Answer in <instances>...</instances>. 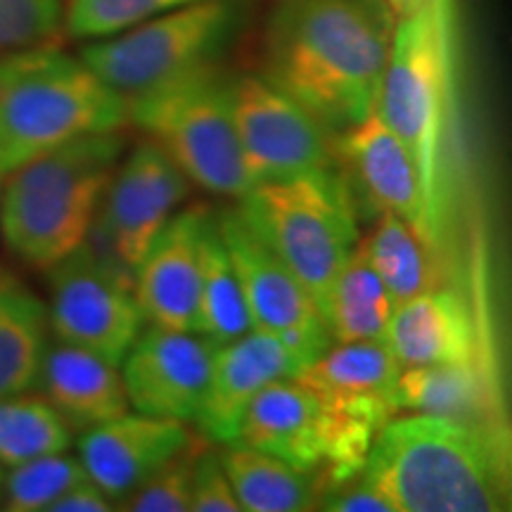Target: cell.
I'll return each mask as SVG.
<instances>
[{
  "mask_svg": "<svg viewBox=\"0 0 512 512\" xmlns=\"http://www.w3.org/2000/svg\"><path fill=\"white\" fill-rule=\"evenodd\" d=\"M394 29L382 0H283L266 24L264 76L337 136L377 110Z\"/></svg>",
  "mask_w": 512,
  "mask_h": 512,
  "instance_id": "cell-1",
  "label": "cell"
},
{
  "mask_svg": "<svg viewBox=\"0 0 512 512\" xmlns=\"http://www.w3.org/2000/svg\"><path fill=\"white\" fill-rule=\"evenodd\" d=\"M363 475L394 512H501L510 508L505 425L444 415L392 418L377 434Z\"/></svg>",
  "mask_w": 512,
  "mask_h": 512,
  "instance_id": "cell-2",
  "label": "cell"
},
{
  "mask_svg": "<svg viewBox=\"0 0 512 512\" xmlns=\"http://www.w3.org/2000/svg\"><path fill=\"white\" fill-rule=\"evenodd\" d=\"M124 150L121 131L95 133L3 176L0 233L12 254L31 268L50 271L86 245Z\"/></svg>",
  "mask_w": 512,
  "mask_h": 512,
  "instance_id": "cell-3",
  "label": "cell"
},
{
  "mask_svg": "<svg viewBox=\"0 0 512 512\" xmlns=\"http://www.w3.org/2000/svg\"><path fill=\"white\" fill-rule=\"evenodd\" d=\"M377 114L411 152L444 242L451 185V60L444 0L396 19Z\"/></svg>",
  "mask_w": 512,
  "mask_h": 512,
  "instance_id": "cell-4",
  "label": "cell"
},
{
  "mask_svg": "<svg viewBox=\"0 0 512 512\" xmlns=\"http://www.w3.org/2000/svg\"><path fill=\"white\" fill-rule=\"evenodd\" d=\"M128 98L86 62L57 50L17 53L0 88V176L69 140L121 131Z\"/></svg>",
  "mask_w": 512,
  "mask_h": 512,
  "instance_id": "cell-5",
  "label": "cell"
},
{
  "mask_svg": "<svg viewBox=\"0 0 512 512\" xmlns=\"http://www.w3.org/2000/svg\"><path fill=\"white\" fill-rule=\"evenodd\" d=\"M128 124L211 195L240 200L252 188L219 64L131 95Z\"/></svg>",
  "mask_w": 512,
  "mask_h": 512,
  "instance_id": "cell-6",
  "label": "cell"
},
{
  "mask_svg": "<svg viewBox=\"0 0 512 512\" xmlns=\"http://www.w3.org/2000/svg\"><path fill=\"white\" fill-rule=\"evenodd\" d=\"M235 209L323 309L332 280L358 245L356 211L337 171L256 183Z\"/></svg>",
  "mask_w": 512,
  "mask_h": 512,
  "instance_id": "cell-7",
  "label": "cell"
},
{
  "mask_svg": "<svg viewBox=\"0 0 512 512\" xmlns=\"http://www.w3.org/2000/svg\"><path fill=\"white\" fill-rule=\"evenodd\" d=\"M245 0H195L121 34L98 38L81 60L126 98L211 67L245 24Z\"/></svg>",
  "mask_w": 512,
  "mask_h": 512,
  "instance_id": "cell-8",
  "label": "cell"
},
{
  "mask_svg": "<svg viewBox=\"0 0 512 512\" xmlns=\"http://www.w3.org/2000/svg\"><path fill=\"white\" fill-rule=\"evenodd\" d=\"M48 323L55 339L121 366L145 328L133 275L91 242L50 268Z\"/></svg>",
  "mask_w": 512,
  "mask_h": 512,
  "instance_id": "cell-9",
  "label": "cell"
},
{
  "mask_svg": "<svg viewBox=\"0 0 512 512\" xmlns=\"http://www.w3.org/2000/svg\"><path fill=\"white\" fill-rule=\"evenodd\" d=\"M235 441L313 475L320 494L358 475L368 458L297 377L268 384L249 403Z\"/></svg>",
  "mask_w": 512,
  "mask_h": 512,
  "instance_id": "cell-10",
  "label": "cell"
},
{
  "mask_svg": "<svg viewBox=\"0 0 512 512\" xmlns=\"http://www.w3.org/2000/svg\"><path fill=\"white\" fill-rule=\"evenodd\" d=\"M228 95L252 185L335 166V133L264 74L228 76Z\"/></svg>",
  "mask_w": 512,
  "mask_h": 512,
  "instance_id": "cell-11",
  "label": "cell"
},
{
  "mask_svg": "<svg viewBox=\"0 0 512 512\" xmlns=\"http://www.w3.org/2000/svg\"><path fill=\"white\" fill-rule=\"evenodd\" d=\"M190 192L183 171L155 143L143 140L121 159L102 197L91 230L98 249L133 275Z\"/></svg>",
  "mask_w": 512,
  "mask_h": 512,
  "instance_id": "cell-12",
  "label": "cell"
},
{
  "mask_svg": "<svg viewBox=\"0 0 512 512\" xmlns=\"http://www.w3.org/2000/svg\"><path fill=\"white\" fill-rule=\"evenodd\" d=\"M332 169L347 190L356 219L375 221L380 214H394L439 252L444 249L411 152L377 110L337 133Z\"/></svg>",
  "mask_w": 512,
  "mask_h": 512,
  "instance_id": "cell-13",
  "label": "cell"
},
{
  "mask_svg": "<svg viewBox=\"0 0 512 512\" xmlns=\"http://www.w3.org/2000/svg\"><path fill=\"white\" fill-rule=\"evenodd\" d=\"M216 219L223 245L238 273L252 328L283 339L309 361L318 358L330 347L332 337L311 292L256 238L238 209L221 211Z\"/></svg>",
  "mask_w": 512,
  "mask_h": 512,
  "instance_id": "cell-14",
  "label": "cell"
},
{
  "mask_svg": "<svg viewBox=\"0 0 512 512\" xmlns=\"http://www.w3.org/2000/svg\"><path fill=\"white\" fill-rule=\"evenodd\" d=\"M399 373L401 366L384 339H368L332 342L297 380L318 396L344 434L370 453L382 427L399 415Z\"/></svg>",
  "mask_w": 512,
  "mask_h": 512,
  "instance_id": "cell-15",
  "label": "cell"
},
{
  "mask_svg": "<svg viewBox=\"0 0 512 512\" xmlns=\"http://www.w3.org/2000/svg\"><path fill=\"white\" fill-rule=\"evenodd\" d=\"M216 351L219 344L197 330L143 328L119 366L128 406L143 415L192 422Z\"/></svg>",
  "mask_w": 512,
  "mask_h": 512,
  "instance_id": "cell-16",
  "label": "cell"
},
{
  "mask_svg": "<svg viewBox=\"0 0 512 512\" xmlns=\"http://www.w3.org/2000/svg\"><path fill=\"white\" fill-rule=\"evenodd\" d=\"M214 211L202 204L176 211L133 271V290L145 323L197 330L204 245Z\"/></svg>",
  "mask_w": 512,
  "mask_h": 512,
  "instance_id": "cell-17",
  "label": "cell"
},
{
  "mask_svg": "<svg viewBox=\"0 0 512 512\" xmlns=\"http://www.w3.org/2000/svg\"><path fill=\"white\" fill-rule=\"evenodd\" d=\"M309 358L266 332L249 330L216 351L214 366L192 425L211 444H233L249 403L268 384L297 377Z\"/></svg>",
  "mask_w": 512,
  "mask_h": 512,
  "instance_id": "cell-18",
  "label": "cell"
},
{
  "mask_svg": "<svg viewBox=\"0 0 512 512\" xmlns=\"http://www.w3.org/2000/svg\"><path fill=\"white\" fill-rule=\"evenodd\" d=\"M195 441L183 420L124 413L81 432L76 446L88 479L119 505Z\"/></svg>",
  "mask_w": 512,
  "mask_h": 512,
  "instance_id": "cell-19",
  "label": "cell"
},
{
  "mask_svg": "<svg viewBox=\"0 0 512 512\" xmlns=\"http://www.w3.org/2000/svg\"><path fill=\"white\" fill-rule=\"evenodd\" d=\"M384 344L401 368L482 361L475 313L446 283L396 306Z\"/></svg>",
  "mask_w": 512,
  "mask_h": 512,
  "instance_id": "cell-20",
  "label": "cell"
},
{
  "mask_svg": "<svg viewBox=\"0 0 512 512\" xmlns=\"http://www.w3.org/2000/svg\"><path fill=\"white\" fill-rule=\"evenodd\" d=\"M36 389L72 432L91 430L131 408L119 366L60 339L48 344Z\"/></svg>",
  "mask_w": 512,
  "mask_h": 512,
  "instance_id": "cell-21",
  "label": "cell"
},
{
  "mask_svg": "<svg viewBox=\"0 0 512 512\" xmlns=\"http://www.w3.org/2000/svg\"><path fill=\"white\" fill-rule=\"evenodd\" d=\"M396 403L399 411L503 425L501 396L482 361L401 368Z\"/></svg>",
  "mask_w": 512,
  "mask_h": 512,
  "instance_id": "cell-22",
  "label": "cell"
},
{
  "mask_svg": "<svg viewBox=\"0 0 512 512\" xmlns=\"http://www.w3.org/2000/svg\"><path fill=\"white\" fill-rule=\"evenodd\" d=\"M219 458L242 512L316 510L320 489L313 475L242 441L226 444Z\"/></svg>",
  "mask_w": 512,
  "mask_h": 512,
  "instance_id": "cell-23",
  "label": "cell"
},
{
  "mask_svg": "<svg viewBox=\"0 0 512 512\" xmlns=\"http://www.w3.org/2000/svg\"><path fill=\"white\" fill-rule=\"evenodd\" d=\"M396 309L394 297L368 261L361 240L339 268L323 302V320L332 342H368L384 339Z\"/></svg>",
  "mask_w": 512,
  "mask_h": 512,
  "instance_id": "cell-24",
  "label": "cell"
},
{
  "mask_svg": "<svg viewBox=\"0 0 512 512\" xmlns=\"http://www.w3.org/2000/svg\"><path fill=\"white\" fill-rule=\"evenodd\" d=\"M48 332V306L27 287L0 280V396L36 389Z\"/></svg>",
  "mask_w": 512,
  "mask_h": 512,
  "instance_id": "cell-25",
  "label": "cell"
},
{
  "mask_svg": "<svg viewBox=\"0 0 512 512\" xmlns=\"http://www.w3.org/2000/svg\"><path fill=\"white\" fill-rule=\"evenodd\" d=\"M361 245L396 306L444 285L441 252L399 216H377L373 233Z\"/></svg>",
  "mask_w": 512,
  "mask_h": 512,
  "instance_id": "cell-26",
  "label": "cell"
},
{
  "mask_svg": "<svg viewBox=\"0 0 512 512\" xmlns=\"http://www.w3.org/2000/svg\"><path fill=\"white\" fill-rule=\"evenodd\" d=\"M252 328L242 287L223 245L219 219H211L207 245H204V271L200 287V309H197V332L209 337L219 347L247 335Z\"/></svg>",
  "mask_w": 512,
  "mask_h": 512,
  "instance_id": "cell-27",
  "label": "cell"
},
{
  "mask_svg": "<svg viewBox=\"0 0 512 512\" xmlns=\"http://www.w3.org/2000/svg\"><path fill=\"white\" fill-rule=\"evenodd\" d=\"M72 446V430L43 394L0 396V467L62 453Z\"/></svg>",
  "mask_w": 512,
  "mask_h": 512,
  "instance_id": "cell-28",
  "label": "cell"
},
{
  "mask_svg": "<svg viewBox=\"0 0 512 512\" xmlns=\"http://www.w3.org/2000/svg\"><path fill=\"white\" fill-rule=\"evenodd\" d=\"M81 460L67 451L50 453L10 467L3 477V508L10 512H48L64 491L86 479Z\"/></svg>",
  "mask_w": 512,
  "mask_h": 512,
  "instance_id": "cell-29",
  "label": "cell"
},
{
  "mask_svg": "<svg viewBox=\"0 0 512 512\" xmlns=\"http://www.w3.org/2000/svg\"><path fill=\"white\" fill-rule=\"evenodd\" d=\"M195 0H64V29L81 41H98Z\"/></svg>",
  "mask_w": 512,
  "mask_h": 512,
  "instance_id": "cell-30",
  "label": "cell"
},
{
  "mask_svg": "<svg viewBox=\"0 0 512 512\" xmlns=\"http://www.w3.org/2000/svg\"><path fill=\"white\" fill-rule=\"evenodd\" d=\"M64 0H0V53L55 46Z\"/></svg>",
  "mask_w": 512,
  "mask_h": 512,
  "instance_id": "cell-31",
  "label": "cell"
},
{
  "mask_svg": "<svg viewBox=\"0 0 512 512\" xmlns=\"http://www.w3.org/2000/svg\"><path fill=\"white\" fill-rule=\"evenodd\" d=\"M202 446L192 444L164 463L159 470L140 484L131 496L117 505V510L126 512H190L192 475Z\"/></svg>",
  "mask_w": 512,
  "mask_h": 512,
  "instance_id": "cell-32",
  "label": "cell"
},
{
  "mask_svg": "<svg viewBox=\"0 0 512 512\" xmlns=\"http://www.w3.org/2000/svg\"><path fill=\"white\" fill-rule=\"evenodd\" d=\"M192 512H242L238 496L228 482L219 453L200 451L192 475Z\"/></svg>",
  "mask_w": 512,
  "mask_h": 512,
  "instance_id": "cell-33",
  "label": "cell"
},
{
  "mask_svg": "<svg viewBox=\"0 0 512 512\" xmlns=\"http://www.w3.org/2000/svg\"><path fill=\"white\" fill-rule=\"evenodd\" d=\"M316 510L328 512H394V505L370 479L358 472L318 498Z\"/></svg>",
  "mask_w": 512,
  "mask_h": 512,
  "instance_id": "cell-34",
  "label": "cell"
},
{
  "mask_svg": "<svg viewBox=\"0 0 512 512\" xmlns=\"http://www.w3.org/2000/svg\"><path fill=\"white\" fill-rule=\"evenodd\" d=\"M117 505L98 484L91 479H81L72 489H67L57 501L50 505L48 512H112Z\"/></svg>",
  "mask_w": 512,
  "mask_h": 512,
  "instance_id": "cell-35",
  "label": "cell"
},
{
  "mask_svg": "<svg viewBox=\"0 0 512 512\" xmlns=\"http://www.w3.org/2000/svg\"><path fill=\"white\" fill-rule=\"evenodd\" d=\"M382 3L394 12L396 19H401V17H408V15H413V12L422 10L427 3H430V0H382Z\"/></svg>",
  "mask_w": 512,
  "mask_h": 512,
  "instance_id": "cell-36",
  "label": "cell"
},
{
  "mask_svg": "<svg viewBox=\"0 0 512 512\" xmlns=\"http://www.w3.org/2000/svg\"><path fill=\"white\" fill-rule=\"evenodd\" d=\"M15 60H17V53H0V88H3V83L8 81L12 67H15Z\"/></svg>",
  "mask_w": 512,
  "mask_h": 512,
  "instance_id": "cell-37",
  "label": "cell"
},
{
  "mask_svg": "<svg viewBox=\"0 0 512 512\" xmlns=\"http://www.w3.org/2000/svg\"><path fill=\"white\" fill-rule=\"evenodd\" d=\"M3 467H0V501H3Z\"/></svg>",
  "mask_w": 512,
  "mask_h": 512,
  "instance_id": "cell-38",
  "label": "cell"
},
{
  "mask_svg": "<svg viewBox=\"0 0 512 512\" xmlns=\"http://www.w3.org/2000/svg\"><path fill=\"white\" fill-rule=\"evenodd\" d=\"M0 185H3V176H0Z\"/></svg>",
  "mask_w": 512,
  "mask_h": 512,
  "instance_id": "cell-39",
  "label": "cell"
}]
</instances>
